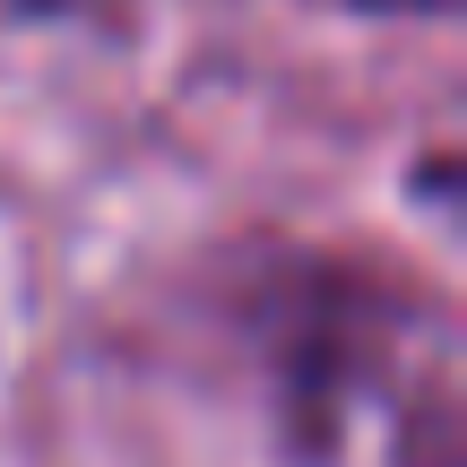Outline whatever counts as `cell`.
Returning <instances> with one entry per match:
<instances>
[{"mask_svg":"<svg viewBox=\"0 0 467 467\" xmlns=\"http://www.w3.org/2000/svg\"><path fill=\"white\" fill-rule=\"evenodd\" d=\"M347 9H407V17H441L451 0H347Z\"/></svg>","mask_w":467,"mask_h":467,"instance_id":"cell-1","label":"cell"}]
</instances>
